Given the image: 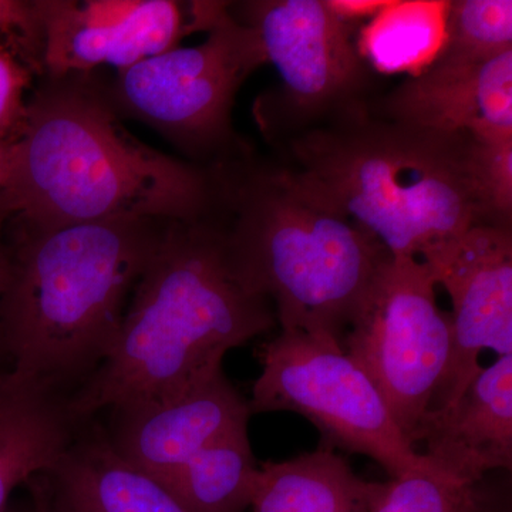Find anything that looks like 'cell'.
<instances>
[{
	"mask_svg": "<svg viewBox=\"0 0 512 512\" xmlns=\"http://www.w3.org/2000/svg\"><path fill=\"white\" fill-rule=\"evenodd\" d=\"M255 30L265 62L282 79L281 113L293 134L322 126L366 103L373 70L360 55L349 23L325 0H256L237 6Z\"/></svg>",
	"mask_w": 512,
	"mask_h": 512,
	"instance_id": "9c48e42d",
	"label": "cell"
},
{
	"mask_svg": "<svg viewBox=\"0 0 512 512\" xmlns=\"http://www.w3.org/2000/svg\"><path fill=\"white\" fill-rule=\"evenodd\" d=\"M0 191L12 218L37 228L201 220L214 197L210 167L134 137L96 72L37 80Z\"/></svg>",
	"mask_w": 512,
	"mask_h": 512,
	"instance_id": "6da1fadb",
	"label": "cell"
},
{
	"mask_svg": "<svg viewBox=\"0 0 512 512\" xmlns=\"http://www.w3.org/2000/svg\"><path fill=\"white\" fill-rule=\"evenodd\" d=\"M33 77L0 43V137L15 140L22 127Z\"/></svg>",
	"mask_w": 512,
	"mask_h": 512,
	"instance_id": "cb8c5ba5",
	"label": "cell"
},
{
	"mask_svg": "<svg viewBox=\"0 0 512 512\" xmlns=\"http://www.w3.org/2000/svg\"><path fill=\"white\" fill-rule=\"evenodd\" d=\"M382 483L356 476L330 448L259 466L251 512H372Z\"/></svg>",
	"mask_w": 512,
	"mask_h": 512,
	"instance_id": "e0dca14e",
	"label": "cell"
},
{
	"mask_svg": "<svg viewBox=\"0 0 512 512\" xmlns=\"http://www.w3.org/2000/svg\"><path fill=\"white\" fill-rule=\"evenodd\" d=\"M29 491L30 503H32L33 512H49L47 510L45 491H43L42 481L39 474L29 478L25 484Z\"/></svg>",
	"mask_w": 512,
	"mask_h": 512,
	"instance_id": "4316f807",
	"label": "cell"
},
{
	"mask_svg": "<svg viewBox=\"0 0 512 512\" xmlns=\"http://www.w3.org/2000/svg\"><path fill=\"white\" fill-rule=\"evenodd\" d=\"M94 419L39 473L49 512H190L160 480L121 457Z\"/></svg>",
	"mask_w": 512,
	"mask_h": 512,
	"instance_id": "9a60e30c",
	"label": "cell"
},
{
	"mask_svg": "<svg viewBox=\"0 0 512 512\" xmlns=\"http://www.w3.org/2000/svg\"><path fill=\"white\" fill-rule=\"evenodd\" d=\"M274 306L232 271L210 217L168 221L131 293L109 355L72 393L92 420L130 404L167 402L222 372L229 350L274 328Z\"/></svg>",
	"mask_w": 512,
	"mask_h": 512,
	"instance_id": "7a4b0ae2",
	"label": "cell"
},
{
	"mask_svg": "<svg viewBox=\"0 0 512 512\" xmlns=\"http://www.w3.org/2000/svg\"><path fill=\"white\" fill-rule=\"evenodd\" d=\"M448 3L390 0L360 33V55L380 74L421 72L443 47Z\"/></svg>",
	"mask_w": 512,
	"mask_h": 512,
	"instance_id": "d6986e66",
	"label": "cell"
},
{
	"mask_svg": "<svg viewBox=\"0 0 512 512\" xmlns=\"http://www.w3.org/2000/svg\"><path fill=\"white\" fill-rule=\"evenodd\" d=\"M423 264L453 303L450 360L433 410L456 402L485 350L512 355L511 227L474 225Z\"/></svg>",
	"mask_w": 512,
	"mask_h": 512,
	"instance_id": "30bf717a",
	"label": "cell"
},
{
	"mask_svg": "<svg viewBox=\"0 0 512 512\" xmlns=\"http://www.w3.org/2000/svg\"><path fill=\"white\" fill-rule=\"evenodd\" d=\"M168 221L37 228L10 218L0 357L10 372L74 392L109 355Z\"/></svg>",
	"mask_w": 512,
	"mask_h": 512,
	"instance_id": "277c9868",
	"label": "cell"
},
{
	"mask_svg": "<svg viewBox=\"0 0 512 512\" xmlns=\"http://www.w3.org/2000/svg\"><path fill=\"white\" fill-rule=\"evenodd\" d=\"M473 168L488 222L511 227L512 136L474 137Z\"/></svg>",
	"mask_w": 512,
	"mask_h": 512,
	"instance_id": "7402d4cb",
	"label": "cell"
},
{
	"mask_svg": "<svg viewBox=\"0 0 512 512\" xmlns=\"http://www.w3.org/2000/svg\"><path fill=\"white\" fill-rule=\"evenodd\" d=\"M10 147H12V140L0 137V190L5 187L6 178H8Z\"/></svg>",
	"mask_w": 512,
	"mask_h": 512,
	"instance_id": "83f0119b",
	"label": "cell"
},
{
	"mask_svg": "<svg viewBox=\"0 0 512 512\" xmlns=\"http://www.w3.org/2000/svg\"><path fill=\"white\" fill-rule=\"evenodd\" d=\"M0 43L30 76H45V29L35 0H0Z\"/></svg>",
	"mask_w": 512,
	"mask_h": 512,
	"instance_id": "603a6c76",
	"label": "cell"
},
{
	"mask_svg": "<svg viewBox=\"0 0 512 512\" xmlns=\"http://www.w3.org/2000/svg\"><path fill=\"white\" fill-rule=\"evenodd\" d=\"M259 466L248 429L232 431L161 481L190 512H247Z\"/></svg>",
	"mask_w": 512,
	"mask_h": 512,
	"instance_id": "ac0fdd59",
	"label": "cell"
},
{
	"mask_svg": "<svg viewBox=\"0 0 512 512\" xmlns=\"http://www.w3.org/2000/svg\"><path fill=\"white\" fill-rule=\"evenodd\" d=\"M259 357L262 372L252 387V414H302L330 450L372 458L392 478L437 471L409 446L376 384L335 340L281 329Z\"/></svg>",
	"mask_w": 512,
	"mask_h": 512,
	"instance_id": "52a82bcc",
	"label": "cell"
},
{
	"mask_svg": "<svg viewBox=\"0 0 512 512\" xmlns=\"http://www.w3.org/2000/svg\"><path fill=\"white\" fill-rule=\"evenodd\" d=\"M367 109L441 134L512 136V50L484 59L443 45L433 62Z\"/></svg>",
	"mask_w": 512,
	"mask_h": 512,
	"instance_id": "7c38bea8",
	"label": "cell"
},
{
	"mask_svg": "<svg viewBox=\"0 0 512 512\" xmlns=\"http://www.w3.org/2000/svg\"><path fill=\"white\" fill-rule=\"evenodd\" d=\"M419 444L443 476L464 483L512 468V355L481 367L456 402L427 413Z\"/></svg>",
	"mask_w": 512,
	"mask_h": 512,
	"instance_id": "5bb4252c",
	"label": "cell"
},
{
	"mask_svg": "<svg viewBox=\"0 0 512 512\" xmlns=\"http://www.w3.org/2000/svg\"><path fill=\"white\" fill-rule=\"evenodd\" d=\"M436 286L419 259L389 256L340 343L416 451L451 353V318L437 305Z\"/></svg>",
	"mask_w": 512,
	"mask_h": 512,
	"instance_id": "ba28073f",
	"label": "cell"
},
{
	"mask_svg": "<svg viewBox=\"0 0 512 512\" xmlns=\"http://www.w3.org/2000/svg\"><path fill=\"white\" fill-rule=\"evenodd\" d=\"M367 101L292 136L286 167L394 258L427 261L467 229L490 224L474 137L382 119Z\"/></svg>",
	"mask_w": 512,
	"mask_h": 512,
	"instance_id": "5b68a950",
	"label": "cell"
},
{
	"mask_svg": "<svg viewBox=\"0 0 512 512\" xmlns=\"http://www.w3.org/2000/svg\"><path fill=\"white\" fill-rule=\"evenodd\" d=\"M111 446L128 463L163 481L185 461L232 431L248 429L249 400L224 370L167 402L109 410Z\"/></svg>",
	"mask_w": 512,
	"mask_h": 512,
	"instance_id": "4fadbf2b",
	"label": "cell"
},
{
	"mask_svg": "<svg viewBox=\"0 0 512 512\" xmlns=\"http://www.w3.org/2000/svg\"><path fill=\"white\" fill-rule=\"evenodd\" d=\"M484 480L464 483L437 471H417L382 483L372 512H495Z\"/></svg>",
	"mask_w": 512,
	"mask_h": 512,
	"instance_id": "ffe728a7",
	"label": "cell"
},
{
	"mask_svg": "<svg viewBox=\"0 0 512 512\" xmlns=\"http://www.w3.org/2000/svg\"><path fill=\"white\" fill-rule=\"evenodd\" d=\"M5 370H9L8 366H6V363L3 362L2 357H0V373L5 372Z\"/></svg>",
	"mask_w": 512,
	"mask_h": 512,
	"instance_id": "f546056e",
	"label": "cell"
},
{
	"mask_svg": "<svg viewBox=\"0 0 512 512\" xmlns=\"http://www.w3.org/2000/svg\"><path fill=\"white\" fill-rule=\"evenodd\" d=\"M5 512H33V507H32V503H29L28 507H23V508H19V507H10V505H8V508H6Z\"/></svg>",
	"mask_w": 512,
	"mask_h": 512,
	"instance_id": "f1b7e54d",
	"label": "cell"
},
{
	"mask_svg": "<svg viewBox=\"0 0 512 512\" xmlns=\"http://www.w3.org/2000/svg\"><path fill=\"white\" fill-rule=\"evenodd\" d=\"M70 397L55 384L0 373V512L19 485L53 466L84 423Z\"/></svg>",
	"mask_w": 512,
	"mask_h": 512,
	"instance_id": "2e32d148",
	"label": "cell"
},
{
	"mask_svg": "<svg viewBox=\"0 0 512 512\" xmlns=\"http://www.w3.org/2000/svg\"><path fill=\"white\" fill-rule=\"evenodd\" d=\"M443 45L484 59L512 50L511 0H456L448 3Z\"/></svg>",
	"mask_w": 512,
	"mask_h": 512,
	"instance_id": "44dd1931",
	"label": "cell"
},
{
	"mask_svg": "<svg viewBox=\"0 0 512 512\" xmlns=\"http://www.w3.org/2000/svg\"><path fill=\"white\" fill-rule=\"evenodd\" d=\"M328 8L343 22L357 19H373L382 12L390 0H325Z\"/></svg>",
	"mask_w": 512,
	"mask_h": 512,
	"instance_id": "d4e9b609",
	"label": "cell"
},
{
	"mask_svg": "<svg viewBox=\"0 0 512 512\" xmlns=\"http://www.w3.org/2000/svg\"><path fill=\"white\" fill-rule=\"evenodd\" d=\"M13 217L12 208H10L8 198L0 191V295L5 288L6 278H8V247H6V229L10 218Z\"/></svg>",
	"mask_w": 512,
	"mask_h": 512,
	"instance_id": "484cf974",
	"label": "cell"
},
{
	"mask_svg": "<svg viewBox=\"0 0 512 512\" xmlns=\"http://www.w3.org/2000/svg\"><path fill=\"white\" fill-rule=\"evenodd\" d=\"M212 207L232 271L281 329L342 343L389 252L286 165L247 151L211 165Z\"/></svg>",
	"mask_w": 512,
	"mask_h": 512,
	"instance_id": "3957f363",
	"label": "cell"
},
{
	"mask_svg": "<svg viewBox=\"0 0 512 512\" xmlns=\"http://www.w3.org/2000/svg\"><path fill=\"white\" fill-rule=\"evenodd\" d=\"M45 29V76L123 72L195 32L190 3L175 0H35Z\"/></svg>",
	"mask_w": 512,
	"mask_h": 512,
	"instance_id": "8fae6325",
	"label": "cell"
},
{
	"mask_svg": "<svg viewBox=\"0 0 512 512\" xmlns=\"http://www.w3.org/2000/svg\"><path fill=\"white\" fill-rule=\"evenodd\" d=\"M204 43L175 47L101 77L121 117L141 121L201 167L244 153L232 128L239 87L265 62L254 29L227 2H200Z\"/></svg>",
	"mask_w": 512,
	"mask_h": 512,
	"instance_id": "8992f818",
	"label": "cell"
}]
</instances>
